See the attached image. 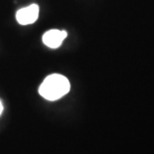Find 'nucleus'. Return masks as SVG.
Segmentation results:
<instances>
[{
  "instance_id": "f257e3e1",
  "label": "nucleus",
  "mask_w": 154,
  "mask_h": 154,
  "mask_svg": "<svg viewBox=\"0 0 154 154\" xmlns=\"http://www.w3.org/2000/svg\"><path fill=\"white\" fill-rule=\"evenodd\" d=\"M71 85L68 79L59 74L48 76L39 88V94L48 100H57L70 91Z\"/></svg>"
},
{
  "instance_id": "20e7f679",
  "label": "nucleus",
  "mask_w": 154,
  "mask_h": 154,
  "mask_svg": "<svg viewBox=\"0 0 154 154\" xmlns=\"http://www.w3.org/2000/svg\"><path fill=\"white\" fill-rule=\"evenodd\" d=\"M2 111H3V104L1 103V100H0V116H1Z\"/></svg>"
},
{
  "instance_id": "f03ea898",
  "label": "nucleus",
  "mask_w": 154,
  "mask_h": 154,
  "mask_svg": "<svg viewBox=\"0 0 154 154\" xmlns=\"http://www.w3.org/2000/svg\"><path fill=\"white\" fill-rule=\"evenodd\" d=\"M39 6L37 4H31L27 7L19 9L16 13V20L21 25H30L37 21L39 17Z\"/></svg>"
},
{
  "instance_id": "7ed1b4c3",
  "label": "nucleus",
  "mask_w": 154,
  "mask_h": 154,
  "mask_svg": "<svg viewBox=\"0 0 154 154\" xmlns=\"http://www.w3.org/2000/svg\"><path fill=\"white\" fill-rule=\"evenodd\" d=\"M67 32L58 29H52L43 35V43L49 48L57 49L62 45L67 37Z\"/></svg>"
}]
</instances>
